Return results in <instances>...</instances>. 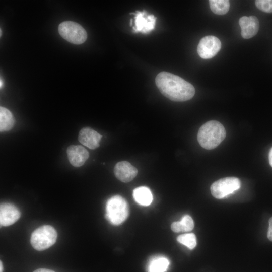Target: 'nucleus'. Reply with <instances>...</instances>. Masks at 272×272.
I'll return each mask as SVG.
<instances>
[{
	"label": "nucleus",
	"mask_w": 272,
	"mask_h": 272,
	"mask_svg": "<svg viewBox=\"0 0 272 272\" xmlns=\"http://www.w3.org/2000/svg\"><path fill=\"white\" fill-rule=\"evenodd\" d=\"M105 217L113 225L122 224L127 218L128 205L125 199L120 195L110 198L106 205Z\"/></svg>",
	"instance_id": "3"
},
{
	"label": "nucleus",
	"mask_w": 272,
	"mask_h": 272,
	"mask_svg": "<svg viewBox=\"0 0 272 272\" xmlns=\"http://www.w3.org/2000/svg\"><path fill=\"white\" fill-rule=\"evenodd\" d=\"M155 82L160 92L173 101H186L191 99L195 94V90L192 84L169 72L159 73Z\"/></svg>",
	"instance_id": "1"
},
{
	"label": "nucleus",
	"mask_w": 272,
	"mask_h": 272,
	"mask_svg": "<svg viewBox=\"0 0 272 272\" xmlns=\"http://www.w3.org/2000/svg\"><path fill=\"white\" fill-rule=\"evenodd\" d=\"M14 125V118L12 113L8 109L0 107V130L6 131L11 130Z\"/></svg>",
	"instance_id": "15"
},
{
	"label": "nucleus",
	"mask_w": 272,
	"mask_h": 272,
	"mask_svg": "<svg viewBox=\"0 0 272 272\" xmlns=\"http://www.w3.org/2000/svg\"><path fill=\"white\" fill-rule=\"evenodd\" d=\"M0 31H1V36L2 35V30L1 29L0 30Z\"/></svg>",
	"instance_id": "25"
},
{
	"label": "nucleus",
	"mask_w": 272,
	"mask_h": 272,
	"mask_svg": "<svg viewBox=\"0 0 272 272\" xmlns=\"http://www.w3.org/2000/svg\"><path fill=\"white\" fill-rule=\"evenodd\" d=\"M58 32L63 38L74 44H82L87 38L85 29L79 24L70 21L61 22L58 26Z\"/></svg>",
	"instance_id": "5"
},
{
	"label": "nucleus",
	"mask_w": 272,
	"mask_h": 272,
	"mask_svg": "<svg viewBox=\"0 0 272 272\" xmlns=\"http://www.w3.org/2000/svg\"><path fill=\"white\" fill-rule=\"evenodd\" d=\"M268 159H269V164L272 167V147L271 148L269 152Z\"/></svg>",
	"instance_id": "23"
},
{
	"label": "nucleus",
	"mask_w": 272,
	"mask_h": 272,
	"mask_svg": "<svg viewBox=\"0 0 272 272\" xmlns=\"http://www.w3.org/2000/svg\"><path fill=\"white\" fill-rule=\"evenodd\" d=\"M267 236L268 239L272 241V217L269 220V227Z\"/></svg>",
	"instance_id": "21"
},
{
	"label": "nucleus",
	"mask_w": 272,
	"mask_h": 272,
	"mask_svg": "<svg viewBox=\"0 0 272 272\" xmlns=\"http://www.w3.org/2000/svg\"><path fill=\"white\" fill-rule=\"evenodd\" d=\"M33 272H55V271L52 270L46 269V268H39L34 270Z\"/></svg>",
	"instance_id": "22"
},
{
	"label": "nucleus",
	"mask_w": 272,
	"mask_h": 272,
	"mask_svg": "<svg viewBox=\"0 0 272 272\" xmlns=\"http://www.w3.org/2000/svg\"><path fill=\"white\" fill-rule=\"evenodd\" d=\"M209 5L211 11L217 15L226 14L230 8V2L228 0H210Z\"/></svg>",
	"instance_id": "18"
},
{
	"label": "nucleus",
	"mask_w": 272,
	"mask_h": 272,
	"mask_svg": "<svg viewBox=\"0 0 272 272\" xmlns=\"http://www.w3.org/2000/svg\"><path fill=\"white\" fill-rule=\"evenodd\" d=\"M66 153L70 163L76 167L82 166L89 157L88 151L80 145L70 146Z\"/></svg>",
	"instance_id": "12"
},
{
	"label": "nucleus",
	"mask_w": 272,
	"mask_h": 272,
	"mask_svg": "<svg viewBox=\"0 0 272 272\" xmlns=\"http://www.w3.org/2000/svg\"><path fill=\"white\" fill-rule=\"evenodd\" d=\"M226 130L220 122L210 120L204 123L199 129L197 141L205 149L216 148L225 138Z\"/></svg>",
	"instance_id": "2"
},
{
	"label": "nucleus",
	"mask_w": 272,
	"mask_h": 272,
	"mask_svg": "<svg viewBox=\"0 0 272 272\" xmlns=\"http://www.w3.org/2000/svg\"><path fill=\"white\" fill-rule=\"evenodd\" d=\"M135 26L133 32L148 33L155 28L156 18L153 15H148L146 12L137 11L135 14Z\"/></svg>",
	"instance_id": "8"
},
{
	"label": "nucleus",
	"mask_w": 272,
	"mask_h": 272,
	"mask_svg": "<svg viewBox=\"0 0 272 272\" xmlns=\"http://www.w3.org/2000/svg\"><path fill=\"white\" fill-rule=\"evenodd\" d=\"M57 237L56 230L50 225H45L33 232L30 242L35 249L42 251L52 246L56 242Z\"/></svg>",
	"instance_id": "4"
},
{
	"label": "nucleus",
	"mask_w": 272,
	"mask_h": 272,
	"mask_svg": "<svg viewBox=\"0 0 272 272\" xmlns=\"http://www.w3.org/2000/svg\"><path fill=\"white\" fill-rule=\"evenodd\" d=\"M239 24L241 29V36L244 39H249L254 36L259 28V21L254 16L240 18Z\"/></svg>",
	"instance_id": "11"
},
{
	"label": "nucleus",
	"mask_w": 272,
	"mask_h": 272,
	"mask_svg": "<svg viewBox=\"0 0 272 272\" xmlns=\"http://www.w3.org/2000/svg\"><path fill=\"white\" fill-rule=\"evenodd\" d=\"M169 265V260L163 256L156 257L152 259L148 266V272H165Z\"/></svg>",
	"instance_id": "17"
},
{
	"label": "nucleus",
	"mask_w": 272,
	"mask_h": 272,
	"mask_svg": "<svg viewBox=\"0 0 272 272\" xmlns=\"http://www.w3.org/2000/svg\"><path fill=\"white\" fill-rule=\"evenodd\" d=\"M255 3L259 10L265 13H272V0H256Z\"/></svg>",
	"instance_id": "20"
},
{
	"label": "nucleus",
	"mask_w": 272,
	"mask_h": 272,
	"mask_svg": "<svg viewBox=\"0 0 272 272\" xmlns=\"http://www.w3.org/2000/svg\"><path fill=\"white\" fill-rule=\"evenodd\" d=\"M102 137V136L95 130L85 127L80 130L78 140L83 145L93 150L99 147Z\"/></svg>",
	"instance_id": "13"
},
{
	"label": "nucleus",
	"mask_w": 272,
	"mask_h": 272,
	"mask_svg": "<svg viewBox=\"0 0 272 272\" xmlns=\"http://www.w3.org/2000/svg\"><path fill=\"white\" fill-rule=\"evenodd\" d=\"M21 213L13 204L4 202L0 206V224L2 226H9L18 221Z\"/></svg>",
	"instance_id": "9"
},
{
	"label": "nucleus",
	"mask_w": 272,
	"mask_h": 272,
	"mask_svg": "<svg viewBox=\"0 0 272 272\" xmlns=\"http://www.w3.org/2000/svg\"><path fill=\"white\" fill-rule=\"evenodd\" d=\"M221 45L220 40L217 37L213 35H208L200 40L197 51L201 58L210 59L220 51Z\"/></svg>",
	"instance_id": "7"
},
{
	"label": "nucleus",
	"mask_w": 272,
	"mask_h": 272,
	"mask_svg": "<svg viewBox=\"0 0 272 272\" xmlns=\"http://www.w3.org/2000/svg\"><path fill=\"white\" fill-rule=\"evenodd\" d=\"M115 177L123 182L132 180L138 174L137 169L129 162L123 161L116 164L114 168Z\"/></svg>",
	"instance_id": "10"
},
{
	"label": "nucleus",
	"mask_w": 272,
	"mask_h": 272,
	"mask_svg": "<svg viewBox=\"0 0 272 272\" xmlns=\"http://www.w3.org/2000/svg\"><path fill=\"white\" fill-rule=\"evenodd\" d=\"M171 230L176 233L188 232L194 228V222L192 218L188 215L184 216L181 220L173 222L171 226Z\"/></svg>",
	"instance_id": "16"
},
{
	"label": "nucleus",
	"mask_w": 272,
	"mask_h": 272,
	"mask_svg": "<svg viewBox=\"0 0 272 272\" xmlns=\"http://www.w3.org/2000/svg\"><path fill=\"white\" fill-rule=\"evenodd\" d=\"M177 240L190 249H193L197 243L196 236L193 233H186L180 235L177 238Z\"/></svg>",
	"instance_id": "19"
},
{
	"label": "nucleus",
	"mask_w": 272,
	"mask_h": 272,
	"mask_svg": "<svg viewBox=\"0 0 272 272\" xmlns=\"http://www.w3.org/2000/svg\"><path fill=\"white\" fill-rule=\"evenodd\" d=\"M3 271V266L2 261H0V272Z\"/></svg>",
	"instance_id": "24"
},
{
	"label": "nucleus",
	"mask_w": 272,
	"mask_h": 272,
	"mask_svg": "<svg viewBox=\"0 0 272 272\" xmlns=\"http://www.w3.org/2000/svg\"><path fill=\"white\" fill-rule=\"evenodd\" d=\"M240 180L235 177H227L214 182L211 186L212 195L217 199H222L239 189Z\"/></svg>",
	"instance_id": "6"
},
{
	"label": "nucleus",
	"mask_w": 272,
	"mask_h": 272,
	"mask_svg": "<svg viewBox=\"0 0 272 272\" xmlns=\"http://www.w3.org/2000/svg\"><path fill=\"white\" fill-rule=\"evenodd\" d=\"M132 195L135 201L142 206H149L153 200L152 192L150 189L146 186H140L135 188Z\"/></svg>",
	"instance_id": "14"
}]
</instances>
